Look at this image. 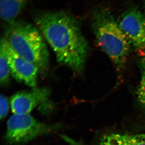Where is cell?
<instances>
[{"instance_id": "1", "label": "cell", "mask_w": 145, "mask_h": 145, "mask_svg": "<svg viewBox=\"0 0 145 145\" xmlns=\"http://www.w3.org/2000/svg\"><path fill=\"white\" fill-rule=\"evenodd\" d=\"M35 23L56 54L57 62L78 74L83 72L88 51L78 19L66 11H47L35 17Z\"/></svg>"}, {"instance_id": "2", "label": "cell", "mask_w": 145, "mask_h": 145, "mask_svg": "<svg viewBox=\"0 0 145 145\" xmlns=\"http://www.w3.org/2000/svg\"><path fill=\"white\" fill-rule=\"evenodd\" d=\"M4 39L18 55L39 70L48 68L49 53L39 31L31 24L16 20L7 24Z\"/></svg>"}, {"instance_id": "3", "label": "cell", "mask_w": 145, "mask_h": 145, "mask_svg": "<svg viewBox=\"0 0 145 145\" xmlns=\"http://www.w3.org/2000/svg\"><path fill=\"white\" fill-rule=\"evenodd\" d=\"M92 28L97 43L118 70L125 67L131 44L110 10L93 13Z\"/></svg>"}, {"instance_id": "4", "label": "cell", "mask_w": 145, "mask_h": 145, "mask_svg": "<svg viewBox=\"0 0 145 145\" xmlns=\"http://www.w3.org/2000/svg\"><path fill=\"white\" fill-rule=\"evenodd\" d=\"M61 127L59 124L42 123L29 114H14L7 122L5 139L10 145L25 144L39 136L56 132Z\"/></svg>"}, {"instance_id": "5", "label": "cell", "mask_w": 145, "mask_h": 145, "mask_svg": "<svg viewBox=\"0 0 145 145\" xmlns=\"http://www.w3.org/2000/svg\"><path fill=\"white\" fill-rule=\"evenodd\" d=\"M50 90L46 87L33 88L30 91H22L10 99L11 110L14 114H27L36 107L43 110L52 107L49 101Z\"/></svg>"}, {"instance_id": "6", "label": "cell", "mask_w": 145, "mask_h": 145, "mask_svg": "<svg viewBox=\"0 0 145 145\" xmlns=\"http://www.w3.org/2000/svg\"><path fill=\"white\" fill-rule=\"evenodd\" d=\"M117 22L133 46L137 50L145 51V14L132 7L123 13Z\"/></svg>"}, {"instance_id": "7", "label": "cell", "mask_w": 145, "mask_h": 145, "mask_svg": "<svg viewBox=\"0 0 145 145\" xmlns=\"http://www.w3.org/2000/svg\"><path fill=\"white\" fill-rule=\"evenodd\" d=\"M11 75L18 82L35 88L37 85L39 69L35 65L25 59L11 48L4 38H3Z\"/></svg>"}, {"instance_id": "8", "label": "cell", "mask_w": 145, "mask_h": 145, "mask_svg": "<svg viewBox=\"0 0 145 145\" xmlns=\"http://www.w3.org/2000/svg\"><path fill=\"white\" fill-rule=\"evenodd\" d=\"M28 0H0V16L7 24L16 20Z\"/></svg>"}, {"instance_id": "9", "label": "cell", "mask_w": 145, "mask_h": 145, "mask_svg": "<svg viewBox=\"0 0 145 145\" xmlns=\"http://www.w3.org/2000/svg\"><path fill=\"white\" fill-rule=\"evenodd\" d=\"M10 69L3 39L0 44V84L3 86L8 84L10 81Z\"/></svg>"}, {"instance_id": "10", "label": "cell", "mask_w": 145, "mask_h": 145, "mask_svg": "<svg viewBox=\"0 0 145 145\" xmlns=\"http://www.w3.org/2000/svg\"><path fill=\"white\" fill-rule=\"evenodd\" d=\"M142 68V77L137 90V98L139 106L145 111V67Z\"/></svg>"}, {"instance_id": "11", "label": "cell", "mask_w": 145, "mask_h": 145, "mask_svg": "<svg viewBox=\"0 0 145 145\" xmlns=\"http://www.w3.org/2000/svg\"><path fill=\"white\" fill-rule=\"evenodd\" d=\"M123 145H145V133L122 135Z\"/></svg>"}, {"instance_id": "12", "label": "cell", "mask_w": 145, "mask_h": 145, "mask_svg": "<svg viewBox=\"0 0 145 145\" xmlns=\"http://www.w3.org/2000/svg\"><path fill=\"white\" fill-rule=\"evenodd\" d=\"M100 145H123L122 135L112 133L104 135L101 138Z\"/></svg>"}, {"instance_id": "13", "label": "cell", "mask_w": 145, "mask_h": 145, "mask_svg": "<svg viewBox=\"0 0 145 145\" xmlns=\"http://www.w3.org/2000/svg\"><path fill=\"white\" fill-rule=\"evenodd\" d=\"M9 108V103L8 99L4 95L1 94L0 97V117L1 119L6 117Z\"/></svg>"}, {"instance_id": "14", "label": "cell", "mask_w": 145, "mask_h": 145, "mask_svg": "<svg viewBox=\"0 0 145 145\" xmlns=\"http://www.w3.org/2000/svg\"><path fill=\"white\" fill-rule=\"evenodd\" d=\"M141 65H142V67H145V56L142 59V62H141Z\"/></svg>"}, {"instance_id": "15", "label": "cell", "mask_w": 145, "mask_h": 145, "mask_svg": "<svg viewBox=\"0 0 145 145\" xmlns=\"http://www.w3.org/2000/svg\"></svg>"}]
</instances>
